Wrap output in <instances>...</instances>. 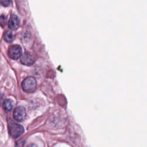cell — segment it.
I'll use <instances>...</instances> for the list:
<instances>
[{"label": "cell", "mask_w": 147, "mask_h": 147, "mask_svg": "<svg viewBox=\"0 0 147 147\" xmlns=\"http://www.w3.org/2000/svg\"><path fill=\"white\" fill-rule=\"evenodd\" d=\"M37 83L35 78L32 76L28 77L22 83V88L24 91L27 92H32L36 88Z\"/></svg>", "instance_id": "1"}, {"label": "cell", "mask_w": 147, "mask_h": 147, "mask_svg": "<svg viewBox=\"0 0 147 147\" xmlns=\"http://www.w3.org/2000/svg\"><path fill=\"white\" fill-rule=\"evenodd\" d=\"M9 132L13 138H18L24 132V127L17 123H11L9 126Z\"/></svg>", "instance_id": "2"}, {"label": "cell", "mask_w": 147, "mask_h": 147, "mask_svg": "<svg viewBox=\"0 0 147 147\" xmlns=\"http://www.w3.org/2000/svg\"><path fill=\"white\" fill-rule=\"evenodd\" d=\"M21 63L25 65H31L35 61L34 56L29 52H25L21 57Z\"/></svg>", "instance_id": "3"}, {"label": "cell", "mask_w": 147, "mask_h": 147, "mask_svg": "<svg viewBox=\"0 0 147 147\" xmlns=\"http://www.w3.org/2000/svg\"><path fill=\"white\" fill-rule=\"evenodd\" d=\"M26 117V111L24 107L18 106L16 107L13 113L14 118L18 121L21 122L24 120Z\"/></svg>", "instance_id": "4"}, {"label": "cell", "mask_w": 147, "mask_h": 147, "mask_svg": "<svg viewBox=\"0 0 147 147\" xmlns=\"http://www.w3.org/2000/svg\"><path fill=\"white\" fill-rule=\"evenodd\" d=\"M22 53V49L20 46L18 45H14L10 47L9 49V56L14 60L18 59Z\"/></svg>", "instance_id": "5"}, {"label": "cell", "mask_w": 147, "mask_h": 147, "mask_svg": "<svg viewBox=\"0 0 147 147\" xmlns=\"http://www.w3.org/2000/svg\"><path fill=\"white\" fill-rule=\"evenodd\" d=\"M8 26L12 30L17 29L20 26V20L17 16L13 14L11 16L8 22Z\"/></svg>", "instance_id": "6"}, {"label": "cell", "mask_w": 147, "mask_h": 147, "mask_svg": "<svg viewBox=\"0 0 147 147\" xmlns=\"http://www.w3.org/2000/svg\"><path fill=\"white\" fill-rule=\"evenodd\" d=\"M13 107L14 102L10 99H6L2 103V107L6 112L10 111L13 109Z\"/></svg>", "instance_id": "7"}, {"label": "cell", "mask_w": 147, "mask_h": 147, "mask_svg": "<svg viewBox=\"0 0 147 147\" xmlns=\"http://www.w3.org/2000/svg\"><path fill=\"white\" fill-rule=\"evenodd\" d=\"M14 38L13 33L10 30H6L3 34V39L5 41L10 42L13 41Z\"/></svg>", "instance_id": "8"}, {"label": "cell", "mask_w": 147, "mask_h": 147, "mask_svg": "<svg viewBox=\"0 0 147 147\" xmlns=\"http://www.w3.org/2000/svg\"><path fill=\"white\" fill-rule=\"evenodd\" d=\"M6 23V18L5 16H0V25L2 26H4Z\"/></svg>", "instance_id": "9"}, {"label": "cell", "mask_w": 147, "mask_h": 147, "mask_svg": "<svg viewBox=\"0 0 147 147\" xmlns=\"http://www.w3.org/2000/svg\"><path fill=\"white\" fill-rule=\"evenodd\" d=\"M0 3L2 6L6 7L10 5V3H11V1H0Z\"/></svg>", "instance_id": "10"}, {"label": "cell", "mask_w": 147, "mask_h": 147, "mask_svg": "<svg viewBox=\"0 0 147 147\" xmlns=\"http://www.w3.org/2000/svg\"><path fill=\"white\" fill-rule=\"evenodd\" d=\"M3 101V95L0 92V106L2 105Z\"/></svg>", "instance_id": "11"}, {"label": "cell", "mask_w": 147, "mask_h": 147, "mask_svg": "<svg viewBox=\"0 0 147 147\" xmlns=\"http://www.w3.org/2000/svg\"><path fill=\"white\" fill-rule=\"evenodd\" d=\"M26 147H37V146L34 144H30L28 145Z\"/></svg>", "instance_id": "12"}, {"label": "cell", "mask_w": 147, "mask_h": 147, "mask_svg": "<svg viewBox=\"0 0 147 147\" xmlns=\"http://www.w3.org/2000/svg\"><path fill=\"white\" fill-rule=\"evenodd\" d=\"M24 141H21L20 144L19 145H18V147H23L24 146Z\"/></svg>", "instance_id": "13"}]
</instances>
